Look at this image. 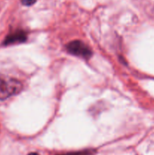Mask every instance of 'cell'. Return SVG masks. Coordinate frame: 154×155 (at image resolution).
Returning <instances> with one entry per match:
<instances>
[{
  "label": "cell",
  "mask_w": 154,
  "mask_h": 155,
  "mask_svg": "<svg viewBox=\"0 0 154 155\" xmlns=\"http://www.w3.org/2000/svg\"><path fill=\"white\" fill-rule=\"evenodd\" d=\"M23 85L17 79L0 74V100H5L21 92Z\"/></svg>",
  "instance_id": "obj_1"
},
{
  "label": "cell",
  "mask_w": 154,
  "mask_h": 155,
  "mask_svg": "<svg viewBox=\"0 0 154 155\" xmlns=\"http://www.w3.org/2000/svg\"><path fill=\"white\" fill-rule=\"evenodd\" d=\"M66 50L69 53L85 59L90 58L92 51L88 45L80 40H74L66 45Z\"/></svg>",
  "instance_id": "obj_2"
},
{
  "label": "cell",
  "mask_w": 154,
  "mask_h": 155,
  "mask_svg": "<svg viewBox=\"0 0 154 155\" xmlns=\"http://www.w3.org/2000/svg\"><path fill=\"white\" fill-rule=\"evenodd\" d=\"M26 39H27V35L24 31H17L8 35L5 39L4 43L5 45H10V44L23 42L26 40Z\"/></svg>",
  "instance_id": "obj_3"
},
{
  "label": "cell",
  "mask_w": 154,
  "mask_h": 155,
  "mask_svg": "<svg viewBox=\"0 0 154 155\" xmlns=\"http://www.w3.org/2000/svg\"><path fill=\"white\" fill-rule=\"evenodd\" d=\"M36 2V0H21V3L25 6L33 5V4H35Z\"/></svg>",
  "instance_id": "obj_4"
},
{
  "label": "cell",
  "mask_w": 154,
  "mask_h": 155,
  "mask_svg": "<svg viewBox=\"0 0 154 155\" xmlns=\"http://www.w3.org/2000/svg\"><path fill=\"white\" fill-rule=\"evenodd\" d=\"M90 154V151H82V152H77V153H72V154H68L64 155H89Z\"/></svg>",
  "instance_id": "obj_5"
},
{
  "label": "cell",
  "mask_w": 154,
  "mask_h": 155,
  "mask_svg": "<svg viewBox=\"0 0 154 155\" xmlns=\"http://www.w3.org/2000/svg\"><path fill=\"white\" fill-rule=\"evenodd\" d=\"M27 155H39L38 153H36V152H31L30 153V154H28Z\"/></svg>",
  "instance_id": "obj_6"
}]
</instances>
